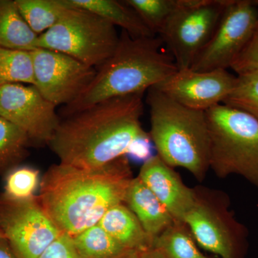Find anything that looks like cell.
<instances>
[{"label": "cell", "mask_w": 258, "mask_h": 258, "mask_svg": "<svg viewBox=\"0 0 258 258\" xmlns=\"http://www.w3.org/2000/svg\"><path fill=\"white\" fill-rule=\"evenodd\" d=\"M205 115L210 169L220 179L240 176L258 188V120L223 103Z\"/></svg>", "instance_id": "obj_5"}, {"label": "cell", "mask_w": 258, "mask_h": 258, "mask_svg": "<svg viewBox=\"0 0 258 258\" xmlns=\"http://www.w3.org/2000/svg\"><path fill=\"white\" fill-rule=\"evenodd\" d=\"M55 108L31 85L0 87V116L23 130L30 142L50 143L60 122Z\"/></svg>", "instance_id": "obj_12"}, {"label": "cell", "mask_w": 258, "mask_h": 258, "mask_svg": "<svg viewBox=\"0 0 258 258\" xmlns=\"http://www.w3.org/2000/svg\"><path fill=\"white\" fill-rule=\"evenodd\" d=\"M71 238L81 258H115L129 251L123 248L98 224Z\"/></svg>", "instance_id": "obj_20"}, {"label": "cell", "mask_w": 258, "mask_h": 258, "mask_svg": "<svg viewBox=\"0 0 258 258\" xmlns=\"http://www.w3.org/2000/svg\"><path fill=\"white\" fill-rule=\"evenodd\" d=\"M139 15L148 28L157 35L175 11L179 0H126L123 1Z\"/></svg>", "instance_id": "obj_24"}, {"label": "cell", "mask_w": 258, "mask_h": 258, "mask_svg": "<svg viewBox=\"0 0 258 258\" xmlns=\"http://www.w3.org/2000/svg\"><path fill=\"white\" fill-rule=\"evenodd\" d=\"M258 8L248 0H229L213 35L190 69L200 72L230 69L253 35Z\"/></svg>", "instance_id": "obj_10"}, {"label": "cell", "mask_w": 258, "mask_h": 258, "mask_svg": "<svg viewBox=\"0 0 258 258\" xmlns=\"http://www.w3.org/2000/svg\"><path fill=\"white\" fill-rule=\"evenodd\" d=\"M30 142L23 130L0 116V173L10 170L23 160Z\"/></svg>", "instance_id": "obj_23"}, {"label": "cell", "mask_w": 258, "mask_h": 258, "mask_svg": "<svg viewBox=\"0 0 258 258\" xmlns=\"http://www.w3.org/2000/svg\"><path fill=\"white\" fill-rule=\"evenodd\" d=\"M139 258H166L165 255L159 249L153 248L144 251L140 254Z\"/></svg>", "instance_id": "obj_30"}, {"label": "cell", "mask_w": 258, "mask_h": 258, "mask_svg": "<svg viewBox=\"0 0 258 258\" xmlns=\"http://www.w3.org/2000/svg\"><path fill=\"white\" fill-rule=\"evenodd\" d=\"M38 37L13 0H0V47L23 51L37 48Z\"/></svg>", "instance_id": "obj_18"}, {"label": "cell", "mask_w": 258, "mask_h": 258, "mask_svg": "<svg viewBox=\"0 0 258 258\" xmlns=\"http://www.w3.org/2000/svg\"><path fill=\"white\" fill-rule=\"evenodd\" d=\"M35 86L55 106L71 104L92 82L97 70L74 57L45 48L31 51Z\"/></svg>", "instance_id": "obj_11"}, {"label": "cell", "mask_w": 258, "mask_h": 258, "mask_svg": "<svg viewBox=\"0 0 258 258\" xmlns=\"http://www.w3.org/2000/svg\"><path fill=\"white\" fill-rule=\"evenodd\" d=\"M15 83L35 86L31 52L0 47V87Z\"/></svg>", "instance_id": "obj_22"}, {"label": "cell", "mask_w": 258, "mask_h": 258, "mask_svg": "<svg viewBox=\"0 0 258 258\" xmlns=\"http://www.w3.org/2000/svg\"><path fill=\"white\" fill-rule=\"evenodd\" d=\"M236 81L237 76L227 70L200 72L188 69L178 70L154 88L182 106L206 111L223 103Z\"/></svg>", "instance_id": "obj_13"}, {"label": "cell", "mask_w": 258, "mask_h": 258, "mask_svg": "<svg viewBox=\"0 0 258 258\" xmlns=\"http://www.w3.org/2000/svg\"><path fill=\"white\" fill-rule=\"evenodd\" d=\"M0 239H5L4 234H3V231L0 229Z\"/></svg>", "instance_id": "obj_32"}, {"label": "cell", "mask_w": 258, "mask_h": 258, "mask_svg": "<svg viewBox=\"0 0 258 258\" xmlns=\"http://www.w3.org/2000/svg\"><path fill=\"white\" fill-rule=\"evenodd\" d=\"M194 204L185 215L200 248L220 258H246L249 231L231 210L230 196L208 186H194Z\"/></svg>", "instance_id": "obj_6"}, {"label": "cell", "mask_w": 258, "mask_h": 258, "mask_svg": "<svg viewBox=\"0 0 258 258\" xmlns=\"http://www.w3.org/2000/svg\"><path fill=\"white\" fill-rule=\"evenodd\" d=\"M144 94L106 100L60 120L48 144L60 163L97 169L125 156L139 139L149 137L141 122Z\"/></svg>", "instance_id": "obj_1"}, {"label": "cell", "mask_w": 258, "mask_h": 258, "mask_svg": "<svg viewBox=\"0 0 258 258\" xmlns=\"http://www.w3.org/2000/svg\"><path fill=\"white\" fill-rule=\"evenodd\" d=\"M98 225L127 250L142 252L154 247V240L124 203L108 210Z\"/></svg>", "instance_id": "obj_16"}, {"label": "cell", "mask_w": 258, "mask_h": 258, "mask_svg": "<svg viewBox=\"0 0 258 258\" xmlns=\"http://www.w3.org/2000/svg\"><path fill=\"white\" fill-rule=\"evenodd\" d=\"M141 253L142 252L138 251L129 250L115 258H139Z\"/></svg>", "instance_id": "obj_31"}, {"label": "cell", "mask_w": 258, "mask_h": 258, "mask_svg": "<svg viewBox=\"0 0 258 258\" xmlns=\"http://www.w3.org/2000/svg\"><path fill=\"white\" fill-rule=\"evenodd\" d=\"M15 3L24 20L37 35L58 23L67 10L62 0H15Z\"/></svg>", "instance_id": "obj_21"}, {"label": "cell", "mask_w": 258, "mask_h": 258, "mask_svg": "<svg viewBox=\"0 0 258 258\" xmlns=\"http://www.w3.org/2000/svg\"><path fill=\"white\" fill-rule=\"evenodd\" d=\"M222 103L246 112L258 120V73L237 75L235 87Z\"/></svg>", "instance_id": "obj_25"}, {"label": "cell", "mask_w": 258, "mask_h": 258, "mask_svg": "<svg viewBox=\"0 0 258 258\" xmlns=\"http://www.w3.org/2000/svg\"><path fill=\"white\" fill-rule=\"evenodd\" d=\"M252 3H253V4L254 5H256V6H257L258 8V0H254V1H252Z\"/></svg>", "instance_id": "obj_33"}, {"label": "cell", "mask_w": 258, "mask_h": 258, "mask_svg": "<svg viewBox=\"0 0 258 258\" xmlns=\"http://www.w3.org/2000/svg\"><path fill=\"white\" fill-rule=\"evenodd\" d=\"M0 258H16L6 239H0Z\"/></svg>", "instance_id": "obj_29"}, {"label": "cell", "mask_w": 258, "mask_h": 258, "mask_svg": "<svg viewBox=\"0 0 258 258\" xmlns=\"http://www.w3.org/2000/svg\"><path fill=\"white\" fill-rule=\"evenodd\" d=\"M40 171L31 166H15L7 172L3 192L15 200L34 198L40 186Z\"/></svg>", "instance_id": "obj_26"}, {"label": "cell", "mask_w": 258, "mask_h": 258, "mask_svg": "<svg viewBox=\"0 0 258 258\" xmlns=\"http://www.w3.org/2000/svg\"><path fill=\"white\" fill-rule=\"evenodd\" d=\"M229 0H179L158 37L178 70L190 69L216 29Z\"/></svg>", "instance_id": "obj_8"}, {"label": "cell", "mask_w": 258, "mask_h": 258, "mask_svg": "<svg viewBox=\"0 0 258 258\" xmlns=\"http://www.w3.org/2000/svg\"><path fill=\"white\" fill-rule=\"evenodd\" d=\"M133 178L125 156L92 169L60 163L42 176L37 198L59 230L74 237L98 224L113 207L124 203Z\"/></svg>", "instance_id": "obj_2"}, {"label": "cell", "mask_w": 258, "mask_h": 258, "mask_svg": "<svg viewBox=\"0 0 258 258\" xmlns=\"http://www.w3.org/2000/svg\"><path fill=\"white\" fill-rule=\"evenodd\" d=\"M149 137L157 155L171 167L184 168L202 182L210 170L205 111L179 104L157 88L147 91Z\"/></svg>", "instance_id": "obj_4"}, {"label": "cell", "mask_w": 258, "mask_h": 258, "mask_svg": "<svg viewBox=\"0 0 258 258\" xmlns=\"http://www.w3.org/2000/svg\"><path fill=\"white\" fill-rule=\"evenodd\" d=\"M70 8H79L94 13L118 26L134 38L157 36L142 21L138 15L124 2L115 0H62Z\"/></svg>", "instance_id": "obj_17"}, {"label": "cell", "mask_w": 258, "mask_h": 258, "mask_svg": "<svg viewBox=\"0 0 258 258\" xmlns=\"http://www.w3.org/2000/svg\"><path fill=\"white\" fill-rule=\"evenodd\" d=\"M39 258H81L75 249L71 236L62 233Z\"/></svg>", "instance_id": "obj_28"}, {"label": "cell", "mask_w": 258, "mask_h": 258, "mask_svg": "<svg viewBox=\"0 0 258 258\" xmlns=\"http://www.w3.org/2000/svg\"><path fill=\"white\" fill-rule=\"evenodd\" d=\"M159 37L134 38L122 30L114 53L97 70L92 82L76 100L64 106L66 116L97 103L144 93L178 71Z\"/></svg>", "instance_id": "obj_3"}, {"label": "cell", "mask_w": 258, "mask_h": 258, "mask_svg": "<svg viewBox=\"0 0 258 258\" xmlns=\"http://www.w3.org/2000/svg\"><path fill=\"white\" fill-rule=\"evenodd\" d=\"M124 204L134 212L154 240L175 221L167 209L138 176L134 177L129 184Z\"/></svg>", "instance_id": "obj_15"}, {"label": "cell", "mask_w": 258, "mask_h": 258, "mask_svg": "<svg viewBox=\"0 0 258 258\" xmlns=\"http://www.w3.org/2000/svg\"><path fill=\"white\" fill-rule=\"evenodd\" d=\"M138 176L175 221L184 222L194 204V189L185 184L174 168L157 154L144 161Z\"/></svg>", "instance_id": "obj_14"}, {"label": "cell", "mask_w": 258, "mask_h": 258, "mask_svg": "<svg viewBox=\"0 0 258 258\" xmlns=\"http://www.w3.org/2000/svg\"><path fill=\"white\" fill-rule=\"evenodd\" d=\"M230 69L237 75L258 73V23L253 35Z\"/></svg>", "instance_id": "obj_27"}, {"label": "cell", "mask_w": 258, "mask_h": 258, "mask_svg": "<svg viewBox=\"0 0 258 258\" xmlns=\"http://www.w3.org/2000/svg\"><path fill=\"white\" fill-rule=\"evenodd\" d=\"M119 37L114 25L104 19L67 7L58 23L39 35L37 48L57 51L98 69L114 53Z\"/></svg>", "instance_id": "obj_7"}, {"label": "cell", "mask_w": 258, "mask_h": 258, "mask_svg": "<svg viewBox=\"0 0 258 258\" xmlns=\"http://www.w3.org/2000/svg\"><path fill=\"white\" fill-rule=\"evenodd\" d=\"M0 229L16 258H39L62 232L37 196L15 200L0 193Z\"/></svg>", "instance_id": "obj_9"}, {"label": "cell", "mask_w": 258, "mask_h": 258, "mask_svg": "<svg viewBox=\"0 0 258 258\" xmlns=\"http://www.w3.org/2000/svg\"><path fill=\"white\" fill-rule=\"evenodd\" d=\"M166 258H220L202 252L191 231L184 222L174 221L154 242Z\"/></svg>", "instance_id": "obj_19"}]
</instances>
